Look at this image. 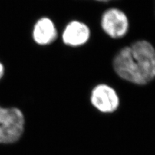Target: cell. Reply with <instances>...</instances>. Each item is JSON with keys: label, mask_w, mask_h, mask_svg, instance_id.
Wrapping results in <instances>:
<instances>
[{"label": "cell", "mask_w": 155, "mask_h": 155, "mask_svg": "<svg viewBox=\"0 0 155 155\" xmlns=\"http://www.w3.org/2000/svg\"><path fill=\"white\" fill-rule=\"evenodd\" d=\"M101 27L107 35L113 39L124 37L129 31V21L126 14L118 8H110L103 13Z\"/></svg>", "instance_id": "cell-3"}, {"label": "cell", "mask_w": 155, "mask_h": 155, "mask_svg": "<svg viewBox=\"0 0 155 155\" xmlns=\"http://www.w3.org/2000/svg\"><path fill=\"white\" fill-rule=\"evenodd\" d=\"M91 102L100 112L112 113L118 109L120 105V98L112 87L100 84L95 86L92 90Z\"/></svg>", "instance_id": "cell-4"}, {"label": "cell", "mask_w": 155, "mask_h": 155, "mask_svg": "<svg viewBox=\"0 0 155 155\" xmlns=\"http://www.w3.org/2000/svg\"><path fill=\"white\" fill-rule=\"evenodd\" d=\"M25 119L21 110L16 107L0 105V144L19 141L25 130Z\"/></svg>", "instance_id": "cell-2"}, {"label": "cell", "mask_w": 155, "mask_h": 155, "mask_svg": "<svg viewBox=\"0 0 155 155\" xmlns=\"http://www.w3.org/2000/svg\"><path fill=\"white\" fill-rule=\"evenodd\" d=\"M5 67L2 62H0V81H1L3 78L5 76Z\"/></svg>", "instance_id": "cell-7"}, {"label": "cell", "mask_w": 155, "mask_h": 155, "mask_svg": "<svg viewBox=\"0 0 155 155\" xmlns=\"http://www.w3.org/2000/svg\"><path fill=\"white\" fill-rule=\"evenodd\" d=\"M94 1L99 2H109L110 1H113V0H94Z\"/></svg>", "instance_id": "cell-8"}, {"label": "cell", "mask_w": 155, "mask_h": 155, "mask_svg": "<svg viewBox=\"0 0 155 155\" xmlns=\"http://www.w3.org/2000/svg\"><path fill=\"white\" fill-rule=\"evenodd\" d=\"M91 37V30L85 23L72 20L68 23L61 35L62 41L65 45L77 47L85 45Z\"/></svg>", "instance_id": "cell-6"}, {"label": "cell", "mask_w": 155, "mask_h": 155, "mask_svg": "<svg viewBox=\"0 0 155 155\" xmlns=\"http://www.w3.org/2000/svg\"><path fill=\"white\" fill-rule=\"evenodd\" d=\"M58 37V31L54 21L47 16L39 18L34 24L32 38L36 45L47 47L55 42Z\"/></svg>", "instance_id": "cell-5"}, {"label": "cell", "mask_w": 155, "mask_h": 155, "mask_svg": "<svg viewBox=\"0 0 155 155\" xmlns=\"http://www.w3.org/2000/svg\"><path fill=\"white\" fill-rule=\"evenodd\" d=\"M113 69L125 81L146 85L155 79V48L146 40L124 47L114 58Z\"/></svg>", "instance_id": "cell-1"}]
</instances>
